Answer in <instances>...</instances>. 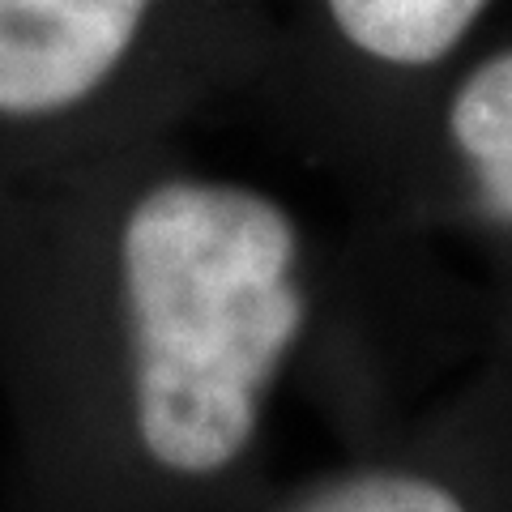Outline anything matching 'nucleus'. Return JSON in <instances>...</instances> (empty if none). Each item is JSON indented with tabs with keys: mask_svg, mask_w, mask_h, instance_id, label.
<instances>
[{
	"mask_svg": "<svg viewBox=\"0 0 512 512\" xmlns=\"http://www.w3.org/2000/svg\"><path fill=\"white\" fill-rule=\"evenodd\" d=\"M491 0H312V52L278 94L282 146L346 197L380 205Z\"/></svg>",
	"mask_w": 512,
	"mask_h": 512,
	"instance_id": "3",
	"label": "nucleus"
},
{
	"mask_svg": "<svg viewBox=\"0 0 512 512\" xmlns=\"http://www.w3.org/2000/svg\"><path fill=\"white\" fill-rule=\"evenodd\" d=\"M414 252L180 137L0 163V512H248L291 393L338 448L402 423Z\"/></svg>",
	"mask_w": 512,
	"mask_h": 512,
	"instance_id": "1",
	"label": "nucleus"
},
{
	"mask_svg": "<svg viewBox=\"0 0 512 512\" xmlns=\"http://www.w3.org/2000/svg\"><path fill=\"white\" fill-rule=\"evenodd\" d=\"M363 222L414 248L453 244L487 274L483 333L512 338V43L461 60L436 90Z\"/></svg>",
	"mask_w": 512,
	"mask_h": 512,
	"instance_id": "5",
	"label": "nucleus"
},
{
	"mask_svg": "<svg viewBox=\"0 0 512 512\" xmlns=\"http://www.w3.org/2000/svg\"><path fill=\"white\" fill-rule=\"evenodd\" d=\"M248 512H512V338L483 333L474 359L402 423Z\"/></svg>",
	"mask_w": 512,
	"mask_h": 512,
	"instance_id": "4",
	"label": "nucleus"
},
{
	"mask_svg": "<svg viewBox=\"0 0 512 512\" xmlns=\"http://www.w3.org/2000/svg\"><path fill=\"white\" fill-rule=\"evenodd\" d=\"M180 0H0V163L175 137L218 64Z\"/></svg>",
	"mask_w": 512,
	"mask_h": 512,
	"instance_id": "2",
	"label": "nucleus"
}]
</instances>
